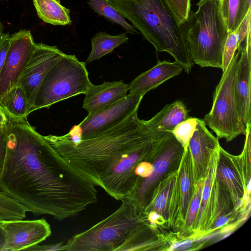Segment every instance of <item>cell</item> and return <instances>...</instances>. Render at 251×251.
<instances>
[{
	"label": "cell",
	"mask_w": 251,
	"mask_h": 251,
	"mask_svg": "<svg viewBox=\"0 0 251 251\" xmlns=\"http://www.w3.org/2000/svg\"><path fill=\"white\" fill-rule=\"evenodd\" d=\"M153 165L149 162L144 161L138 165L135 173L139 177V180L149 176L151 175Z\"/></svg>",
	"instance_id": "cell-34"
},
{
	"label": "cell",
	"mask_w": 251,
	"mask_h": 251,
	"mask_svg": "<svg viewBox=\"0 0 251 251\" xmlns=\"http://www.w3.org/2000/svg\"><path fill=\"white\" fill-rule=\"evenodd\" d=\"M86 65L75 55L64 53L43 80L30 113L71 97L85 94L92 84Z\"/></svg>",
	"instance_id": "cell-6"
},
{
	"label": "cell",
	"mask_w": 251,
	"mask_h": 251,
	"mask_svg": "<svg viewBox=\"0 0 251 251\" xmlns=\"http://www.w3.org/2000/svg\"><path fill=\"white\" fill-rule=\"evenodd\" d=\"M159 214L155 212H151L148 216V220L152 226L155 224L156 221L159 219Z\"/></svg>",
	"instance_id": "cell-39"
},
{
	"label": "cell",
	"mask_w": 251,
	"mask_h": 251,
	"mask_svg": "<svg viewBox=\"0 0 251 251\" xmlns=\"http://www.w3.org/2000/svg\"><path fill=\"white\" fill-rule=\"evenodd\" d=\"M249 1H251V0H249Z\"/></svg>",
	"instance_id": "cell-46"
},
{
	"label": "cell",
	"mask_w": 251,
	"mask_h": 251,
	"mask_svg": "<svg viewBox=\"0 0 251 251\" xmlns=\"http://www.w3.org/2000/svg\"><path fill=\"white\" fill-rule=\"evenodd\" d=\"M89 6L99 15L110 22L121 26L126 33H139L135 28L129 24L107 0H88Z\"/></svg>",
	"instance_id": "cell-22"
},
{
	"label": "cell",
	"mask_w": 251,
	"mask_h": 251,
	"mask_svg": "<svg viewBox=\"0 0 251 251\" xmlns=\"http://www.w3.org/2000/svg\"><path fill=\"white\" fill-rule=\"evenodd\" d=\"M10 35L3 33L0 38V73L4 65L9 46Z\"/></svg>",
	"instance_id": "cell-32"
},
{
	"label": "cell",
	"mask_w": 251,
	"mask_h": 251,
	"mask_svg": "<svg viewBox=\"0 0 251 251\" xmlns=\"http://www.w3.org/2000/svg\"><path fill=\"white\" fill-rule=\"evenodd\" d=\"M127 19L156 52H166L185 73L194 65L183 27L164 0H107Z\"/></svg>",
	"instance_id": "cell-3"
},
{
	"label": "cell",
	"mask_w": 251,
	"mask_h": 251,
	"mask_svg": "<svg viewBox=\"0 0 251 251\" xmlns=\"http://www.w3.org/2000/svg\"><path fill=\"white\" fill-rule=\"evenodd\" d=\"M27 211L23 204L0 191V221L23 219Z\"/></svg>",
	"instance_id": "cell-23"
},
{
	"label": "cell",
	"mask_w": 251,
	"mask_h": 251,
	"mask_svg": "<svg viewBox=\"0 0 251 251\" xmlns=\"http://www.w3.org/2000/svg\"><path fill=\"white\" fill-rule=\"evenodd\" d=\"M233 225H230V226H228L227 227H225L223 229V232H228V231H230V230H231V229L233 228Z\"/></svg>",
	"instance_id": "cell-41"
},
{
	"label": "cell",
	"mask_w": 251,
	"mask_h": 251,
	"mask_svg": "<svg viewBox=\"0 0 251 251\" xmlns=\"http://www.w3.org/2000/svg\"><path fill=\"white\" fill-rule=\"evenodd\" d=\"M128 90L129 84L122 80L92 84L85 94L82 107L88 114L100 111L124 98Z\"/></svg>",
	"instance_id": "cell-14"
},
{
	"label": "cell",
	"mask_w": 251,
	"mask_h": 251,
	"mask_svg": "<svg viewBox=\"0 0 251 251\" xmlns=\"http://www.w3.org/2000/svg\"><path fill=\"white\" fill-rule=\"evenodd\" d=\"M231 234H232V232H229V233H228L227 234H226V236H225L223 238V239L225 238H226V237H227L229 236Z\"/></svg>",
	"instance_id": "cell-44"
},
{
	"label": "cell",
	"mask_w": 251,
	"mask_h": 251,
	"mask_svg": "<svg viewBox=\"0 0 251 251\" xmlns=\"http://www.w3.org/2000/svg\"><path fill=\"white\" fill-rule=\"evenodd\" d=\"M195 12L182 25L194 63L222 69L224 45L228 33L219 0H200Z\"/></svg>",
	"instance_id": "cell-4"
},
{
	"label": "cell",
	"mask_w": 251,
	"mask_h": 251,
	"mask_svg": "<svg viewBox=\"0 0 251 251\" xmlns=\"http://www.w3.org/2000/svg\"><path fill=\"white\" fill-rule=\"evenodd\" d=\"M217 176L233 194H241L239 180L231 169L224 164H219L217 169Z\"/></svg>",
	"instance_id": "cell-25"
},
{
	"label": "cell",
	"mask_w": 251,
	"mask_h": 251,
	"mask_svg": "<svg viewBox=\"0 0 251 251\" xmlns=\"http://www.w3.org/2000/svg\"><path fill=\"white\" fill-rule=\"evenodd\" d=\"M157 144L161 153L154 163L151 175L146 178L139 179L134 190L128 197L141 212L143 211V207L146 205L147 196L151 187L166 171L175 155L183 150L170 133L158 140Z\"/></svg>",
	"instance_id": "cell-12"
},
{
	"label": "cell",
	"mask_w": 251,
	"mask_h": 251,
	"mask_svg": "<svg viewBox=\"0 0 251 251\" xmlns=\"http://www.w3.org/2000/svg\"><path fill=\"white\" fill-rule=\"evenodd\" d=\"M35 45L29 30L22 29L10 36L6 59L0 73V98L17 85Z\"/></svg>",
	"instance_id": "cell-9"
},
{
	"label": "cell",
	"mask_w": 251,
	"mask_h": 251,
	"mask_svg": "<svg viewBox=\"0 0 251 251\" xmlns=\"http://www.w3.org/2000/svg\"><path fill=\"white\" fill-rule=\"evenodd\" d=\"M188 117L185 104L175 100L165 105L148 121L143 120L145 132L153 140H157L170 133L176 126Z\"/></svg>",
	"instance_id": "cell-15"
},
{
	"label": "cell",
	"mask_w": 251,
	"mask_h": 251,
	"mask_svg": "<svg viewBox=\"0 0 251 251\" xmlns=\"http://www.w3.org/2000/svg\"><path fill=\"white\" fill-rule=\"evenodd\" d=\"M235 80V97L240 117L246 126L251 124V29L240 47Z\"/></svg>",
	"instance_id": "cell-13"
},
{
	"label": "cell",
	"mask_w": 251,
	"mask_h": 251,
	"mask_svg": "<svg viewBox=\"0 0 251 251\" xmlns=\"http://www.w3.org/2000/svg\"><path fill=\"white\" fill-rule=\"evenodd\" d=\"M180 189L182 209L185 212L189 203L191 193L190 171L187 163H185L181 171Z\"/></svg>",
	"instance_id": "cell-28"
},
{
	"label": "cell",
	"mask_w": 251,
	"mask_h": 251,
	"mask_svg": "<svg viewBox=\"0 0 251 251\" xmlns=\"http://www.w3.org/2000/svg\"><path fill=\"white\" fill-rule=\"evenodd\" d=\"M197 118L188 117L170 131L180 144L184 151L188 149L189 142L197 126Z\"/></svg>",
	"instance_id": "cell-24"
},
{
	"label": "cell",
	"mask_w": 251,
	"mask_h": 251,
	"mask_svg": "<svg viewBox=\"0 0 251 251\" xmlns=\"http://www.w3.org/2000/svg\"><path fill=\"white\" fill-rule=\"evenodd\" d=\"M8 122V115L0 104V125L5 126Z\"/></svg>",
	"instance_id": "cell-37"
},
{
	"label": "cell",
	"mask_w": 251,
	"mask_h": 251,
	"mask_svg": "<svg viewBox=\"0 0 251 251\" xmlns=\"http://www.w3.org/2000/svg\"><path fill=\"white\" fill-rule=\"evenodd\" d=\"M240 49H237L216 86L210 111L203 121L220 138L230 141L245 134L246 126L241 119L235 97V80Z\"/></svg>",
	"instance_id": "cell-7"
},
{
	"label": "cell",
	"mask_w": 251,
	"mask_h": 251,
	"mask_svg": "<svg viewBox=\"0 0 251 251\" xmlns=\"http://www.w3.org/2000/svg\"><path fill=\"white\" fill-rule=\"evenodd\" d=\"M228 221V218L224 216H221L217 220L215 223V227H220L225 225Z\"/></svg>",
	"instance_id": "cell-40"
},
{
	"label": "cell",
	"mask_w": 251,
	"mask_h": 251,
	"mask_svg": "<svg viewBox=\"0 0 251 251\" xmlns=\"http://www.w3.org/2000/svg\"><path fill=\"white\" fill-rule=\"evenodd\" d=\"M38 17L44 22L54 25H71L70 10L59 0H33Z\"/></svg>",
	"instance_id": "cell-18"
},
{
	"label": "cell",
	"mask_w": 251,
	"mask_h": 251,
	"mask_svg": "<svg viewBox=\"0 0 251 251\" xmlns=\"http://www.w3.org/2000/svg\"><path fill=\"white\" fill-rule=\"evenodd\" d=\"M214 168L212 163L209 166L208 172L207 173V176L204 184L203 188L202 189L201 197L200 206L199 210V218L200 219L201 214L205 209L207 201L209 199L211 183L213 176Z\"/></svg>",
	"instance_id": "cell-30"
},
{
	"label": "cell",
	"mask_w": 251,
	"mask_h": 251,
	"mask_svg": "<svg viewBox=\"0 0 251 251\" xmlns=\"http://www.w3.org/2000/svg\"><path fill=\"white\" fill-rule=\"evenodd\" d=\"M2 126H2V125H0V128L1 127H2Z\"/></svg>",
	"instance_id": "cell-45"
},
{
	"label": "cell",
	"mask_w": 251,
	"mask_h": 251,
	"mask_svg": "<svg viewBox=\"0 0 251 251\" xmlns=\"http://www.w3.org/2000/svg\"><path fill=\"white\" fill-rule=\"evenodd\" d=\"M128 40L126 32L116 35H110L105 32H98L91 38V50L84 62L86 64L99 60L120 45L127 43Z\"/></svg>",
	"instance_id": "cell-20"
},
{
	"label": "cell",
	"mask_w": 251,
	"mask_h": 251,
	"mask_svg": "<svg viewBox=\"0 0 251 251\" xmlns=\"http://www.w3.org/2000/svg\"><path fill=\"white\" fill-rule=\"evenodd\" d=\"M3 33V27L1 24V23L0 21V37Z\"/></svg>",
	"instance_id": "cell-43"
},
{
	"label": "cell",
	"mask_w": 251,
	"mask_h": 251,
	"mask_svg": "<svg viewBox=\"0 0 251 251\" xmlns=\"http://www.w3.org/2000/svg\"><path fill=\"white\" fill-rule=\"evenodd\" d=\"M0 191L37 216L61 221L98 201L97 190L74 171L27 118L8 116Z\"/></svg>",
	"instance_id": "cell-1"
},
{
	"label": "cell",
	"mask_w": 251,
	"mask_h": 251,
	"mask_svg": "<svg viewBox=\"0 0 251 251\" xmlns=\"http://www.w3.org/2000/svg\"><path fill=\"white\" fill-rule=\"evenodd\" d=\"M193 241L187 240L183 241H180L174 244L170 249V250H185L190 247Z\"/></svg>",
	"instance_id": "cell-36"
},
{
	"label": "cell",
	"mask_w": 251,
	"mask_h": 251,
	"mask_svg": "<svg viewBox=\"0 0 251 251\" xmlns=\"http://www.w3.org/2000/svg\"><path fill=\"white\" fill-rule=\"evenodd\" d=\"M0 104L8 116L15 118H27L30 113V106L25 92L18 84L1 96Z\"/></svg>",
	"instance_id": "cell-19"
},
{
	"label": "cell",
	"mask_w": 251,
	"mask_h": 251,
	"mask_svg": "<svg viewBox=\"0 0 251 251\" xmlns=\"http://www.w3.org/2000/svg\"><path fill=\"white\" fill-rule=\"evenodd\" d=\"M5 242V232L0 225V251H2Z\"/></svg>",
	"instance_id": "cell-38"
},
{
	"label": "cell",
	"mask_w": 251,
	"mask_h": 251,
	"mask_svg": "<svg viewBox=\"0 0 251 251\" xmlns=\"http://www.w3.org/2000/svg\"><path fill=\"white\" fill-rule=\"evenodd\" d=\"M174 184V180H171L165 185L159 193L157 194L153 202V209L155 211L161 212L164 210L168 196L172 190Z\"/></svg>",
	"instance_id": "cell-31"
},
{
	"label": "cell",
	"mask_w": 251,
	"mask_h": 251,
	"mask_svg": "<svg viewBox=\"0 0 251 251\" xmlns=\"http://www.w3.org/2000/svg\"><path fill=\"white\" fill-rule=\"evenodd\" d=\"M144 95L128 93L123 99L100 111L88 114L77 125L81 139L97 136L116 126L138 111Z\"/></svg>",
	"instance_id": "cell-8"
},
{
	"label": "cell",
	"mask_w": 251,
	"mask_h": 251,
	"mask_svg": "<svg viewBox=\"0 0 251 251\" xmlns=\"http://www.w3.org/2000/svg\"><path fill=\"white\" fill-rule=\"evenodd\" d=\"M251 190V180H249L248 186H247V193L248 194L250 193Z\"/></svg>",
	"instance_id": "cell-42"
},
{
	"label": "cell",
	"mask_w": 251,
	"mask_h": 251,
	"mask_svg": "<svg viewBox=\"0 0 251 251\" xmlns=\"http://www.w3.org/2000/svg\"><path fill=\"white\" fill-rule=\"evenodd\" d=\"M6 137L5 126L0 128V176L1 175L6 154Z\"/></svg>",
	"instance_id": "cell-33"
},
{
	"label": "cell",
	"mask_w": 251,
	"mask_h": 251,
	"mask_svg": "<svg viewBox=\"0 0 251 251\" xmlns=\"http://www.w3.org/2000/svg\"><path fill=\"white\" fill-rule=\"evenodd\" d=\"M182 70L175 61H159L154 66L140 74L128 84V93L144 96L149 91L180 74Z\"/></svg>",
	"instance_id": "cell-16"
},
{
	"label": "cell",
	"mask_w": 251,
	"mask_h": 251,
	"mask_svg": "<svg viewBox=\"0 0 251 251\" xmlns=\"http://www.w3.org/2000/svg\"><path fill=\"white\" fill-rule=\"evenodd\" d=\"M5 232L2 251H25L46 240L51 234L50 224L44 219L0 221Z\"/></svg>",
	"instance_id": "cell-11"
},
{
	"label": "cell",
	"mask_w": 251,
	"mask_h": 251,
	"mask_svg": "<svg viewBox=\"0 0 251 251\" xmlns=\"http://www.w3.org/2000/svg\"><path fill=\"white\" fill-rule=\"evenodd\" d=\"M66 251V245H63V242L49 244L46 245H39L38 244L33 246L26 249L29 251Z\"/></svg>",
	"instance_id": "cell-35"
},
{
	"label": "cell",
	"mask_w": 251,
	"mask_h": 251,
	"mask_svg": "<svg viewBox=\"0 0 251 251\" xmlns=\"http://www.w3.org/2000/svg\"><path fill=\"white\" fill-rule=\"evenodd\" d=\"M196 130L189 144V150L197 170L202 171L205 159L217 150L220 145L217 138L208 130L204 121L197 118Z\"/></svg>",
	"instance_id": "cell-17"
},
{
	"label": "cell",
	"mask_w": 251,
	"mask_h": 251,
	"mask_svg": "<svg viewBox=\"0 0 251 251\" xmlns=\"http://www.w3.org/2000/svg\"><path fill=\"white\" fill-rule=\"evenodd\" d=\"M202 189V183L200 181L197 184L193 199L190 205L186 221L188 226L193 223L199 211L201 201Z\"/></svg>",
	"instance_id": "cell-29"
},
{
	"label": "cell",
	"mask_w": 251,
	"mask_h": 251,
	"mask_svg": "<svg viewBox=\"0 0 251 251\" xmlns=\"http://www.w3.org/2000/svg\"><path fill=\"white\" fill-rule=\"evenodd\" d=\"M120 207L106 218L69 239L66 251H116L144 219L133 201L121 200Z\"/></svg>",
	"instance_id": "cell-5"
},
{
	"label": "cell",
	"mask_w": 251,
	"mask_h": 251,
	"mask_svg": "<svg viewBox=\"0 0 251 251\" xmlns=\"http://www.w3.org/2000/svg\"><path fill=\"white\" fill-rule=\"evenodd\" d=\"M78 175L109 195L130 188L138 165L146 161L154 140L134 112L116 126L94 137L73 142L66 134L44 136Z\"/></svg>",
	"instance_id": "cell-2"
},
{
	"label": "cell",
	"mask_w": 251,
	"mask_h": 251,
	"mask_svg": "<svg viewBox=\"0 0 251 251\" xmlns=\"http://www.w3.org/2000/svg\"><path fill=\"white\" fill-rule=\"evenodd\" d=\"M221 13L228 32L235 31L251 9L249 0H219Z\"/></svg>",
	"instance_id": "cell-21"
},
{
	"label": "cell",
	"mask_w": 251,
	"mask_h": 251,
	"mask_svg": "<svg viewBox=\"0 0 251 251\" xmlns=\"http://www.w3.org/2000/svg\"><path fill=\"white\" fill-rule=\"evenodd\" d=\"M179 25L188 19L191 12V0H164Z\"/></svg>",
	"instance_id": "cell-26"
},
{
	"label": "cell",
	"mask_w": 251,
	"mask_h": 251,
	"mask_svg": "<svg viewBox=\"0 0 251 251\" xmlns=\"http://www.w3.org/2000/svg\"><path fill=\"white\" fill-rule=\"evenodd\" d=\"M63 53L56 46L36 43L34 50L17 84L25 92L30 109L45 76Z\"/></svg>",
	"instance_id": "cell-10"
},
{
	"label": "cell",
	"mask_w": 251,
	"mask_h": 251,
	"mask_svg": "<svg viewBox=\"0 0 251 251\" xmlns=\"http://www.w3.org/2000/svg\"><path fill=\"white\" fill-rule=\"evenodd\" d=\"M238 48V38L236 30L228 32L223 50V72L226 70Z\"/></svg>",
	"instance_id": "cell-27"
}]
</instances>
